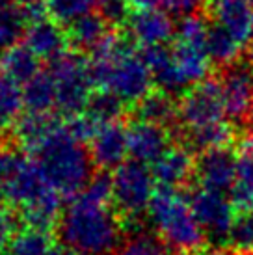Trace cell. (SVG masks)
Returning <instances> with one entry per match:
<instances>
[{
    "mask_svg": "<svg viewBox=\"0 0 253 255\" xmlns=\"http://www.w3.org/2000/svg\"><path fill=\"white\" fill-rule=\"evenodd\" d=\"M93 86L112 92L125 105H138L151 93L153 75L145 60L128 39L108 36L92 52L90 62Z\"/></svg>",
    "mask_w": 253,
    "mask_h": 255,
    "instance_id": "6da1fadb",
    "label": "cell"
},
{
    "mask_svg": "<svg viewBox=\"0 0 253 255\" xmlns=\"http://www.w3.org/2000/svg\"><path fill=\"white\" fill-rule=\"evenodd\" d=\"M121 222L105 201L77 194L58 222L63 244L80 255H108L120 246Z\"/></svg>",
    "mask_w": 253,
    "mask_h": 255,
    "instance_id": "7a4b0ae2",
    "label": "cell"
},
{
    "mask_svg": "<svg viewBox=\"0 0 253 255\" xmlns=\"http://www.w3.org/2000/svg\"><path fill=\"white\" fill-rule=\"evenodd\" d=\"M32 153L50 186L62 196L75 198L93 179L95 162L92 153L71 134L65 123L50 132Z\"/></svg>",
    "mask_w": 253,
    "mask_h": 255,
    "instance_id": "3957f363",
    "label": "cell"
},
{
    "mask_svg": "<svg viewBox=\"0 0 253 255\" xmlns=\"http://www.w3.org/2000/svg\"><path fill=\"white\" fill-rule=\"evenodd\" d=\"M147 216L158 237L173 252L192 255L205 246L207 237L190 207V201L173 188H156Z\"/></svg>",
    "mask_w": 253,
    "mask_h": 255,
    "instance_id": "277c9868",
    "label": "cell"
},
{
    "mask_svg": "<svg viewBox=\"0 0 253 255\" xmlns=\"http://www.w3.org/2000/svg\"><path fill=\"white\" fill-rule=\"evenodd\" d=\"M49 75L56 90V108L63 116L73 118L82 114L92 99L90 62L78 52H63L50 60Z\"/></svg>",
    "mask_w": 253,
    "mask_h": 255,
    "instance_id": "5b68a950",
    "label": "cell"
},
{
    "mask_svg": "<svg viewBox=\"0 0 253 255\" xmlns=\"http://www.w3.org/2000/svg\"><path fill=\"white\" fill-rule=\"evenodd\" d=\"M156 179L147 164L126 160L112 173V199L126 220H138L156 192Z\"/></svg>",
    "mask_w": 253,
    "mask_h": 255,
    "instance_id": "8992f818",
    "label": "cell"
},
{
    "mask_svg": "<svg viewBox=\"0 0 253 255\" xmlns=\"http://www.w3.org/2000/svg\"><path fill=\"white\" fill-rule=\"evenodd\" d=\"M227 110H225L224 93L218 78H205L199 84L192 86L184 92L179 103V127L183 132H192L199 128L225 123Z\"/></svg>",
    "mask_w": 253,
    "mask_h": 255,
    "instance_id": "52a82bcc",
    "label": "cell"
},
{
    "mask_svg": "<svg viewBox=\"0 0 253 255\" xmlns=\"http://www.w3.org/2000/svg\"><path fill=\"white\" fill-rule=\"evenodd\" d=\"M188 201L209 241L214 244L229 241V233L237 213H235V203L231 198L225 196V192L209 190L199 186L190 194Z\"/></svg>",
    "mask_w": 253,
    "mask_h": 255,
    "instance_id": "ba28073f",
    "label": "cell"
},
{
    "mask_svg": "<svg viewBox=\"0 0 253 255\" xmlns=\"http://www.w3.org/2000/svg\"><path fill=\"white\" fill-rule=\"evenodd\" d=\"M220 86L224 93L227 118L239 125H248L253 107V62L237 60L222 67Z\"/></svg>",
    "mask_w": 253,
    "mask_h": 255,
    "instance_id": "9c48e42d",
    "label": "cell"
},
{
    "mask_svg": "<svg viewBox=\"0 0 253 255\" xmlns=\"http://www.w3.org/2000/svg\"><path fill=\"white\" fill-rule=\"evenodd\" d=\"M52 190L54 188L50 186L49 179L45 177L37 160L35 158L30 160L22 155L15 166V170L11 171V175L4 183V198L19 209L32 205Z\"/></svg>",
    "mask_w": 253,
    "mask_h": 255,
    "instance_id": "30bf717a",
    "label": "cell"
},
{
    "mask_svg": "<svg viewBox=\"0 0 253 255\" xmlns=\"http://www.w3.org/2000/svg\"><path fill=\"white\" fill-rule=\"evenodd\" d=\"M239 170V155L229 147H214L203 151L196 160V177L203 188L216 192H231Z\"/></svg>",
    "mask_w": 253,
    "mask_h": 255,
    "instance_id": "8fae6325",
    "label": "cell"
},
{
    "mask_svg": "<svg viewBox=\"0 0 253 255\" xmlns=\"http://www.w3.org/2000/svg\"><path fill=\"white\" fill-rule=\"evenodd\" d=\"M211 22L227 30L244 49L253 43V9L248 0H209Z\"/></svg>",
    "mask_w": 253,
    "mask_h": 255,
    "instance_id": "7c38bea8",
    "label": "cell"
},
{
    "mask_svg": "<svg viewBox=\"0 0 253 255\" xmlns=\"http://www.w3.org/2000/svg\"><path fill=\"white\" fill-rule=\"evenodd\" d=\"M128 34L132 41L140 43L141 47L153 45H166L175 36V24L169 19L168 11L149 7V9H136L126 21Z\"/></svg>",
    "mask_w": 253,
    "mask_h": 255,
    "instance_id": "4fadbf2b",
    "label": "cell"
},
{
    "mask_svg": "<svg viewBox=\"0 0 253 255\" xmlns=\"http://www.w3.org/2000/svg\"><path fill=\"white\" fill-rule=\"evenodd\" d=\"M128 153L134 160L143 164H155L171 145V136L166 127L136 120L126 128Z\"/></svg>",
    "mask_w": 253,
    "mask_h": 255,
    "instance_id": "5bb4252c",
    "label": "cell"
},
{
    "mask_svg": "<svg viewBox=\"0 0 253 255\" xmlns=\"http://www.w3.org/2000/svg\"><path fill=\"white\" fill-rule=\"evenodd\" d=\"M153 175L164 188L186 186L196 177V160L188 145H169V149L153 164Z\"/></svg>",
    "mask_w": 253,
    "mask_h": 255,
    "instance_id": "9a60e30c",
    "label": "cell"
},
{
    "mask_svg": "<svg viewBox=\"0 0 253 255\" xmlns=\"http://www.w3.org/2000/svg\"><path fill=\"white\" fill-rule=\"evenodd\" d=\"M90 153L93 156V162L99 168H118L125 162V156L128 153V136L126 128L118 123H105L97 128V132L92 138V149Z\"/></svg>",
    "mask_w": 253,
    "mask_h": 255,
    "instance_id": "2e32d148",
    "label": "cell"
},
{
    "mask_svg": "<svg viewBox=\"0 0 253 255\" xmlns=\"http://www.w3.org/2000/svg\"><path fill=\"white\" fill-rule=\"evenodd\" d=\"M67 32L52 17L45 15L37 21L28 22L24 32V45L28 47L39 60H54L65 52L67 45Z\"/></svg>",
    "mask_w": 253,
    "mask_h": 255,
    "instance_id": "e0dca14e",
    "label": "cell"
},
{
    "mask_svg": "<svg viewBox=\"0 0 253 255\" xmlns=\"http://www.w3.org/2000/svg\"><path fill=\"white\" fill-rule=\"evenodd\" d=\"M141 56L147 64L149 71L153 75V82H155L160 92L168 93V95H177V93L188 92L186 88L188 84L184 82L183 75L177 67L175 60H173V52L166 45H153V47H143Z\"/></svg>",
    "mask_w": 253,
    "mask_h": 255,
    "instance_id": "ac0fdd59",
    "label": "cell"
},
{
    "mask_svg": "<svg viewBox=\"0 0 253 255\" xmlns=\"http://www.w3.org/2000/svg\"><path fill=\"white\" fill-rule=\"evenodd\" d=\"M108 21L101 13H90L78 17L77 21L67 24V39L71 45H75L80 50H95L110 36L108 32Z\"/></svg>",
    "mask_w": 253,
    "mask_h": 255,
    "instance_id": "d6986e66",
    "label": "cell"
},
{
    "mask_svg": "<svg viewBox=\"0 0 253 255\" xmlns=\"http://www.w3.org/2000/svg\"><path fill=\"white\" fill-rule=\"evenodd\" d=\"M136 116L141 121H149L166 128H177L179 105H175L173 97L168 93H149L136 105Z\"/></svg>",
    "mask_w": 253,
    "mask_h": 255,
    "instance_id": "ffe728a7",
    "label": "cell"
},
{
    "mask_svg": "<svg viewBox=\"0 0 253 255\" xmlns=\"http://www.w3.org/2000/svg\"><path fill=\"white\" fill-rule=\"evenodd\" d=\"M28 19L15 0H0V56L24 39Z\"/></svg>",
    "mask_w": 253,
    "mask_h": 255,
    "instance_id": "44dd1931",
    "label": "cell"
},
{
    "mask_svg": "<svg viewBox=\"0 0 253 255\" xmlns=\"http://www.w3.org/2000/svg\"><path fill=\"white\" fill-rule=\"evenodd\" d=\"M0 67L17 84H26L39 73V58L26 45H17L0 56Z\"/></svg>",
    "mask_w": 253,
    "mask_h": 255,
    "instance_id": "7402d4cb",
    "label": "cell"
},
{
    "mask_svg": "<svg viewBox=\"0 0 253 255\" xmlns=\"http://www.w3.org/2000/svg\"><path fill=\"white\" fill-rule=\"evenodd\" d=\"M22 105L28 108V112L37 114H47L56 107V90L49 71H39L26 84H22Z\"/></svg>",
    "mask_w": 253,
    "mask_h": 255,
    "instance_id": "603a6c76",
    "label": "cell"
},
{
    "mask_svg": "<svg viewBox=\"0 0 253 255\" xmlns=\"http://www.w3.org/2000/svg\"><path fill=\"white\" fill-rule=\"evenodd\" d=\"M62 123L56 121L49 112L47 114H37V112H28L26 116H22L17 125V136L22 142V145L30 151H34L39 143L50 134L54 132Z\"/></svg>",
    "mask_w": 253,
    "mask_h": 255,
    "instance_id": "cb8c5ba5",
    "label": "cell"
},
{
    "mask_svg": "<svg viewBox=\"0 0 253 255\" xmlns=\"http://www.w3.org/2000/svg\"><path fill=\"white\" fill-rule=\"evenodd\" d=\"M244 49V45H240L235 37L224 30L222 26L209 21V36H207V50L211 62H214L220 67L237 62L240 52Z\"/></svg>",
    "mask_w": 253,
    "mask_h": 255,
    "instance_id": "d4e9b609",
    "label": "cell"
},
{
    "mask_svg": "<svg viewBox=\"0 0 253 255\" xmlns=\"http://www.w3.org/2000/svg\"><path fill=\"white\" fill-rule=\"evenodd\" d=\"M52 250L49 231L26 227L13 237V241L7 248L9 255H49Z\"/></svg>",
    "mask_w": 253,
    "mask_h": 255,
    "instance_id": "484cf974",
    "label": "cell"
},
{
    "mask_svg": "<svg viewBox=\"0 0 253 255\" xmlns=\"http://www.w3.org/2000/svg\"><path fill=\"white\" fill-rule=\"evenodd\" d=\"M231 201L239 211L253 209V156L239 155V170L231 188Z\"/></svg>",
    "mask_w": 253,
    "mask_h": 255,
    "instance_id": "4316f807",
    "label": "cell"
},
{
    "mask_svg": "<svg viewBox=\"0 0 253 255\" xmlns=\"http://www.w3.org/2000/svg\"><path fill=\"white\" fill-rule=\"evenodd\" d=\"M22 107V90L0 69V128L7 127L21 114Z\"/></svg>",
    "mask_w": 253,
    "mask_h": 255,
    "instance_id": "83f0119b",
    "label": "cell"
},
{
    "mask_svg": "<svg viewBox=\"0 0 253 255\" xmlns=\"http://www.w3.org/2000/svg\"><path fill=\"white\" fill-rule=\"evenodd\" d=\"M123 110H125V103L118 95H114L112 92H106V90H101L99 93L92 95L90 105L86 108V114H90L99 125H105V123H112V121L120 120Z\"/></svg>",
    "mask_w": 253,
    "mask_h": 255,
    "instance_id": "f1b7e54d",
    "label": "cell"
},
{
    "mask_svg": "<svg viewBox=\"0 0 253 255\" xmlns=\"http://www.w3.org/2000/svg\"><path fill=\"white\" fill-rule=\"evenodd\" d=\"M227 244L239 254H253V209L237 213Z\"/></svg>",
    "mask_w": 253,
    "mask_h": 255,
    "instance_id": "f546056e",
    "label": "cell"
},
{
    "mask_svg": "<svg viewBox=\"0 0 253 255\" xmlns=\"http://www.w3.org/2000/svg\"><path fill=\"white\" fill-rule=\"evenodd\" d=\"M95 7V0H47V11L58 22L71 24L78 17L90 13Z\"/></svg>",
    "mask_w": 253,
    "mask_h": 255,
    "instance_id": "4dcf8cb0",
    "label": "cell"
},
{
    "mask_svg": "<svg viewBox=\"0 0 253 255\" xmlns=\"http://www.w3.org/2000/svg\"><path fill=\"white\" fill-rule=\"evenodd\" d=\"M118 255H171V248L162 239L141 233L123 244Z\"/></svg>",
    "mask_w": 253,
    "mask_h": 255,
    "instance_id": "1f68e13d",
    "label": "cell"
},
{
    "mask_svg": "<svg viewBox=\"0 0 253 255\" xmlns=\"http://www.w3.org/2000/svg\"><path fill=\"white\" fill-rule=\"evenodd\" d=\"M95 7L105 17L108 24H123L130 17L128 0H95Z\"/></svg>",
    "mask_w": 253,
    "mask_h": 255,
    "instance_id": "d6a6232c",
    "label": "cell"
},
{
    "mask_svg": "<svg viewBox=\"0 0 253 255\" xmlns=\"http://www.w3.org/2000/svg\"><path fill=\"white\" fill-rule=\"evenodd\" d=\"M207 4H209V0H158V6L164 11L183 15V17L199 13Z\"/></svg>",
    "mask_w": 253,
    "mask_h": 255,
    "instance_id": "836d02e7",
    "label": "cell"
},
{
    "mask_svg": "<svg viewBox=\"0 0 253 255\" xmlns=\"http://www.w3.org/2000/svg\"><path fill=\"white\" fill-rule=\"evenodd\" d=\"M13 231H15L13 216H11L9 211L0 207V255L9 248V244H11V241H13L15 237Z\"/></svg>",
    "mask_w": 253,
    "mask_h": 255,
    "instance_id": "e575fe53",
    "label": "cell"
},
{
    "mask_svg": "<svg viewBox=\"0 0 253 255\" xmlns=\"http://www.w3.org/2000/svg\"><path fill=\"white\" fill-rule=\"evenodd\" d=\"M49 255H80L77 250L69 248L67 244H60V246H52V250L49 252Z\"/></svg>",
    "mask_w": 253,
    "mask_h": 255,
    "instance_id": "d590c367",
    "label": "cell"
},
{
    "mask_svg": "<svg viewBox=\"0 0 253 255\" xmlns=\"http://www.w3.org/2000/svg\"><path fill=\"white\" fill-rule=\"evenodd\" d=\"M128 4L136 9H149V7L158 6V0H128Z\"/></svg>",
    "mask_w": 253,
    "mask_h": 255,
    "instance_id": "8d00e7d4",
    "label": "cell"
},
{
    "mask_svg": "<svg viewBox=\"0 0 253 255\" xmlns=\"http://www.w3.org/2000/svg\"><path fill=\"white\" fill-rule=\"evenodd\" d=\"M205 255H242V254L235 252L233 248H216V250H211V252H207Z\"/></svg>",
    "mask_w": 253,
    "mask_h": 255,
    "instance_id": "74e56055",
    "label": "cell"
},
{
    "mask_svg": "<svg viewBox=\"0 0 253 255\" xmlns=\"http://www.w3.org/2000/svg\"><path fill=\"white\" fill-rule=\"evenodd\" d=\"M19 6L28 7V6H41V4H47V0H15Z\"/></svg>",
    "mask_w": 253,
    "mask_h": 255,
    "instance_id": "f35d334b",
    "label": "cell"
},
{
    "mask_svg": "<svg viewBox=\"0 0 253 255\" xmlns=\"http://www.w3.org/2000/svg\"><path fill=\"white\" fill-rule=\"evenodd\" d=\"M250 60L253 62V43L250 45Z\"/></svg>",
    "mask_w": 253,
    "mask_h": 255,
    "instance_id": "ab89813d",
    "label": "cell"
},
{
    "mask_svg": "<svg viewBox=\"0 0 253 255\" xmlns=\"http://www.w3.org/2000/svg\"><path fill=\"white\" fill-rule=\"evenodd\" d=\"M2 199H6V198H4V190L0 188V203H2Z\"/></svg>",
    "mask_w": 253,
    "mask_h": 255,
    "instance_id": "60d3db41",
    "label": "cell"
},
{
    "mask_svg": "<svg viewBox=\"0 0 253 255\" xmlns=\"http://www.w3.org/2000/svg\"><path fill=\"white\" fill-rule=\"evenodd\" d=\"M248 2H250V4H253V0H248Z\"/></svg>",
    "mask_w": 253,
    "mask_h": 255,
    "instance_id": "b9f144b4",
    "label": "cell"
},
{
    "mask_svg": "<svg viewBox=\"0 0 253 255\" xmlns=\"http://www.w3.org/2000/svg\"><path fill=\"white\" fill-rule=\"evenodd\" d=\"M242 255H253V254H242Z\"/></svg>",
    "mask_w": 253,
    "mask_h": 255,
    "instance_id": "7bdbcfd3",
    "label": "cell"
}]
</instances>
